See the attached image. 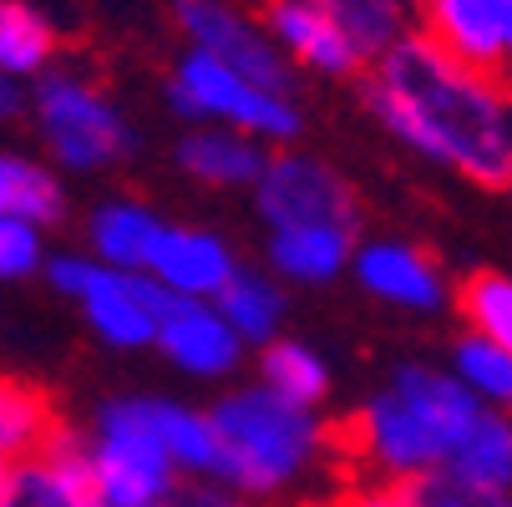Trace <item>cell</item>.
Segmentation results:
<instances>
[{"label":"cell","mask_w":512,"mask_h":507,"mask_svg":"<svg viewBox=\"0 0 512 507\" xmlns=\"http://www.w3.org/2000/svg\"><path fill=\"white\" fill-rule=\"evenodd\" d=\"M360 97L406 148L477 188H512V92L457 66L426 36H401L360 77Z\"/></svg>","instance_id":"6da1fadb"},{"label":"cell","mask_w":512,"mask_h":507,"mask_svg":"<svg viewBox=\"0 0 512 507\" xmlns=\"http://www.w3.org/2000/svg\"><path fill=\"white\" fill-rule=\"evenodd\" d=\"M482 411L487 406L457 376L401 366L396 381L355 416L320 426V442L350 472V482H416L426 472H447Z\"/></svg>","instance_id":"7a4b0ae2"},{"label":"cell","mask_w":512,"mask_h":507,"mask_svg":"<svg viewBox=\"0 0 512 507\" xmlns=\"http://www.w3.org/2000/svg\"><path fill=\"white\" fill-rule=\"evenodd\" d=\"M213 477L239 497H274L325 452L320 421L300 406L259 391H234L213 406Z\"/></svg>","instance_id":"3957f363"},{"label":"cell","mask_w":512,"mask_h":507,"mask_svg":"<svg viewBox=\"0 0 512 507\" xmlns=\"http://www.w3.org/2000/svg\"><path fill=\"white\" fill-rule=\"evenodd\" d=\"M168 107L178 117H193L203 127H234L254 142H295L300 137V107L295 97H279L254 87L239 71L218 66L198 51H183L168 77Z\"/></svg>","instance_id":"277c9868"},{"label":"cell","mask_w":512,"mask_h":507,"mask_svg":"<svg viewBox=\"0 0 512 507\" xmlns=\"http://www.w3.org/2000/svg\"><path fill=\"white\" fill-rule=\"evenodd\" d=\"M31 112L46 148L61 158V168L92 173L132 153V127L117 112V102L97 82L77 77V71H41Z\"/></svg>","instance_id":"5b68a950"},{"label":"cell","mask_w":512,"mask_h":507,"mask_svg":"<svg viewBox=\"0 0 512 507\" xmlns=\"http://www.w3.org/2000/svg\"><path fill=\"white\" fill-rule=\"evenodd\" d=\"M87 467H92L102 507H158L178 487L173 462L158 442V431L148 426V411H142L137 396L107 401L97 411V437L87 442Z\"/></svg>","instance_id":"8992f818"},{"label":"cell","mask_w":512,"mask_h":507,"mask_svg":"<svg viewBox=\"0 0 512 507\" xmlns=\"http://www.w3.org/2000/svg\"><path fill=\"white\" fill-rule=\"evenodd\" d=\"M254 208L274 234H284V229H340V234L355 239V229H360L355 188L330 163L305 158V153H269V163L254 183Z\"/></svg>","instance_id":"52a82bcc"},{"label":"cell","mask_w":512,"mask_h":507,"mask_svg":"<svg viewBox=\"0 0 512 507\" xmlns=\"http://www.w3.org/2000/svg\"><path fill=\"white\" fill-rule=\"evenodd\" d=\"M173 16L188 36V51L239 71V77H249L264 92L295 97V66L279 56L259 16H249L239 0H173Z\"/></svg>","instance_id":"ba28073f"},{"label":"cell","mask_w":512,"mask_h":507,"mask_svg":"<svg viewBox=\"0 0 512 507\" xmlns=\"http://www.w3.org/2000/svg\"><path fill=\"white\" fill-rule=\"evenodd\" d=\"M411 26L457 66L507 87L502 56V0H411Z\"/></svg>","instance_id":"9c48e42d"},{"label":"cell","mask_w":512,"mask_h":507,"mask_svg":"<svg viewBox=\"0 0 512 507\" xmlns=\"http://www.w3.org/2000/svg\"><path fill=\"white\" fill-rule=\"evenodd\" d=\"M0 507H102L87 467V442L71 426H61L36 457L11 467Z\"/></svg>","instance_id":"30bf717a"},{"label":"cell","mask_w":512,"mask_h":507,"mask_svg":"<svg viewBox=\"0 0 512 507\" xmlns=\"http://www.w3.org/2000/svg\"><path fill=\"white\" fill-rule=\"evenodd\" d=\"M259 26L289 66H305L315 77H360L365 71L355 46L310 6V0H264Z\"/></svg>","instance_id":"8fae6325"},{"label":"cell","mask_w":512,"mask_h":507,"mask_svg":"<svg viewBox=\"0 0 512 507\" xmlns=\"http://www.w3.org/2000/svg\"><path fill=\"white\" fill-rule=\"evenodd\" d=\"M234 254H229V244L224 239H213V234H203V229H173V224H163L158 229V239H153V249H148V279H158L163 289H173L178 300H193V305H203V300H213L218 289H224L229 279H234Z\"/></svg>","instance_id":"7c38bea8"},{"label":"cell","mask_w":512,"mask_h":507,"mask_svg":"<svg viewBox=\"0 0 512 507\" xmlns=\"http://www.w3.org/2000/svg\"><path fill=\"white\" fill-rule=\"evenodd\" d=\"M355 274L371 295H381L401 310H436L447 300L436 264L411 244H365L355 254Z\"/></svg>","instance_id":"4fadbf2b"},{"label":"cell","mask_w":512,"mask_h":507,"mask_svg":"<svg viewBox=\"0 0 512 507\" xmlns=\"http://www.w3.org/2000/svg\"><path fill=\"white\" fill-rule=\"evenodd\" d=\"M77 300L92 320V330L117 345V350H137V345H148L158 335L148 305H142V289H137V274H117V269H102L92 264L82 289H77Z\"/></svg>","instance_id":"5bb4252c"},{"label":"cell","mask_w":512,"mask_h":507,"mask_svg":"<svg viewBox=\"0 0 512 507\" xmlns=\"http://www.w3.org/2000/svg\"><path fill=\"white\" fill-rule=\"evenodd\" d=\"M183 371H193V376H224V371H234L239 366V350H244V340L213 315V305H193V300H183L163 325H158V335H153Z\"/></svg>","instance_id":"9a60e30c"},{"label":"cell","mask_w":512,"mask_h":507,"mask_svg":"<svg viewBox=\"0 0 512 507\" xmlns=\"http://www.w3.org/2000/svg\"><path fill=\"white\" fill-rule=\"evenodd\" d=\"M269 163V148L234 127H198L178 142V168L208 188H254Z\"/></svg>","instance_id":"2e32d148"},{"label":"cell","mask_w":512,"mask_h":507,"mask_svg":"<svg viewBox=\"0 0 512 507\" xmlns=\"http://www.w3.org/2000/svg\"><path fill=\"white\" fill-rule=\"evenodd\" d=\"M310 6L355 46L365 66L411 36V0H310Z\"/></svg>","instance_id":"e0dca14e"},{"label":"cell","mask_w":512,"mask_h":507,"mask_svg":"<svg viewBox=\"0 0 512 507\" xmlns=\"http://www.w3.org/2000/svg\"><path fill=\"white\" fill-rule=\"evenodd\" d=\"M61 411L51 406V396L31 381H16V376H0V457L11 467L36 457L56 431H61Z\"/></svg>","instance_id":"ac0fdd59"},{"label":"cell","mask_w":512,"mask_h":507,"mask_svg":"<svg viewBox=\"0 0 512 507\" xmlns=\"http://www.w3.org/2000/svg\"><path fill=\"white\" fill-rule=\"evenodd\" d=\"M158 229H163V219L142 203H107L92 213V244H97L102 264L117 274L148 269V249H153Z\"/></svg>","instance_id":"d6986e66"},{"label":"cell","mask_w":512,"mask_h":507,"mask_svg":"<svg viewBox=\"0 0 512 507\" xmlns=\"http://www.w3.org/2000/svg\"><path fill=\"white\" fill-rule=\"evenodd\" d=\"M56 56V26L31 0H0V77H41Z\"/></svg>","instance_id":"ffe728a7"},{"label":"cell","mask_w":512,"mask_h":507,"mask_svg":"<svg viewBox=\"0 0 512 507\" xmlns=\"http://www.w3.org/2000/svg\"><path fill=\"white\" fill-rule=\"evenodd\" d=\"M213 315L224 320L239 340H254V345H269L274 330H279V315H284V300L279 289L264 279V274H249V269H234V279L213 295Z\"/></svg>","instance_id":"44dd1931"},{"label":"cell","mask_w":512,"mask_h":507,"mask_svg":"<svg viewBox=\"0 0 512 507\" xmlns=\"http://www.w3.org/2000/svg\"><path fill=\"white\" fill-rule=\"evenodd\" d=\"M350 259V234L340 229H284L269 239V264L284 279H300V284H325L345 269Z\"/></svg>","instance_id":"7402d4cb"},{"label":"cell","mask_w":512,"mask_h":507,"mask_svg":"<svg viewBox=\"0 0 512 507\" xmlns=\"http://www.w3.org/2000/svg\"><path fill=\"white\" fill-rule=\"evenodd\" d=\"M61 213H66L61 183L41 163L0 153V219H21V224L41 229V224H56Z\"/></svg>","instance_id":"603a6c76"},{"label":"cell","mask_w":512,"mask_h":507,"mask_svg":"<svg viewBox=\"0 0 512 507\" xmlns=\"http://www.w3.org/2000/svg\"><path fill=\"white\" fill-rule=\"evenodd\" d=\"M447 472L462 477V482L507 492V487H512V421L487 406V411L477 416V426L467 431V442L457 447V457L447 462Z\"/></svg>","instance_id":"cb8c5ba5"},{"label":"cell","mask_w":512,"mask_h":507,"mask_svg":"<svg viewBox=\"0 0 512 507\" xmlns=\"http://www.w3.org/2000/svg\"><path fill=\"white\" fill-rule=\"evenodd\" d=\"M142 411H148V426L158 431V442L173 462V472H193V477H213V426L208 416L188 411V406H173V401H142Z\"/></svg>","instance_id":"d4e9b609"},{"label":"cell","mask_w":512,"mask_h":507,"mask_svg":"<svg viewBox=\"0 0 512 507\" xmlns=\"http://www.w3.org/2000/svg\"><path fill=\"white\" fill-rule=\"evenodd\" d=\"M264 391L289 401V406H300V411H310L315 401H325L330 371H325V360L310 345H300V340H269L264 345Z\"/></svg>","instance_id":"484cf974"},{"label":"cell","mask_w":512,"mask_h":507,"mask_svg":"<svg viewBox=\"0 0 512 507\" xmlns=\"http://www.w3.org/2000/svg\"><path fill=\"white\" fill-rule=\"evenodd\" d=\"M457 310L477 330V340L512 355V279L497 269H472L457 284Z\"/></svg>","instance_id":"4316f807"},{"label":"cell","mask_w":512,"mask_h":507,"mask_svg":"<svg viewBox=\"0 0 512 507\" xmlns=\"http://www.w3.org/2000/svg\"><path fill=\"white\" fill-rule=\"evenodd\" d=\"M457 381H462L482 406H487V401L512 406V355L497 350V345H487V340H477V335H467V340L457 345Z\"/></svg>","instance_id":"83f0119b"},{"label":"cell","mask_w":512,"mask_h":507,"mask_svg":"<svg viewBox=\"0 0 512 507\" xmlns=\"http://www.w3.org/2000/svg\"><path fill=\"white\" fill-rule=\"evenodd\" d=\"M411 492V507H512V492H497V487H477V482H462L452 472H426L416 482H401Z\"/></svg>","instance_id":"f1b7e54d"},{"label":"cell","mask_w":512,"mask_h":507,"mask_svg":"<svg viewBox=\"0 0 512 507\" xmlns=\"http://www.w3.org/2000/svg\"><path fill=\"white\" fill-rule=\"evenodd\" d=\"M41 264V229L21 219H0V279H26Z\"/></svg>","instance_id":"f546056e"},{"label":"cell","mask_w":512,"mask_h":507,"mask_svg":"<svg viewBox=\"0 0 512 507\" xmlns=\"http://www.w3.org/2000/svg\"><path fill=\"white\" fill-rule=\"evenodd\" d=\"M325 507H411V492L401 482H371V477H360V482H345Z\"/></svg>","instance_id":"4dcf8cb0"},{"label":"cell","mask_w":512,"mask_h":507,"mask_svg":"<svg viewBox=\"0 0 512 507\" xmlns=\"http://www.w3.org/2000/svg\"><path fill=\"white\" fill-rule=\"evenodd\" d=\"M168 507H249V497H239L229 487H213V482H183V487H173Z\"/></svg>","instance_id":"1f68e13d"},{"label":"cell","mask_w":512,"mask_h":507,"mask_svg":"<svg viewBox=\"0 0 512 507\" xmlns=\"http://www.w3.org/2000/svg\"><path fill=\"white\" fill-rule=\"evenodd\" d=\"M21 112V82L0 77V117H16Z\"/></svg>","instance_id":"d6a6232c"},{"label":"cell","mask_w":512,"mask_h":507,"mask_svg":"<svg viewBox=\"0 0 512 507\" xmlns=\"http://www.w3.org/2000/svg\"><path fill=\"white\" fill-rule=\"evenodd\" d=\"M502 56H507V92H512V0H502Z\"/></svg>","instance_id":"836d02e7"},{"label":"cell","mask_w":512,"mask_h":507,"mask_svg":"<svg viewBox=\"0 0 512 507\" xmlns=\"http://www.w3.org/2000/svg\"><path fill=\"white\" fill-rule=\"evenodd\" d=\"M6 477H11V462H6V457H0V492H6Z\"/></svg>","instance_id":"e575fe53"},{"label":"cell","mask_w":512,"mask_h":507,"mask_svg":"<svg viewBox=\"0 0 512 507\" xmlns=\"http://www.w3.org/2000/svg\"><path fill=\"white\" fill-rule=\"evenodd\" d=\"M158 507H168V502H158Z\"/></svg>","instance_id":"d590c367"},{"label":"cell","mask_w":512,"mask_h":507,"mask_svg":"<svg viewBox=\"0 0 512 507\" xmlns=\"http://www.w3.org/2000/svg\"><path fill=\"white\" fill-rule=\"evenodd\" d=\"M507 492H512V487H507Z\"/></svg>","instance_id":"8d00e7d4"}]
</instances>
